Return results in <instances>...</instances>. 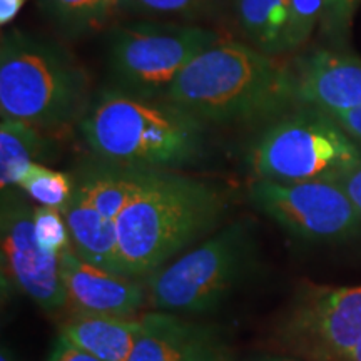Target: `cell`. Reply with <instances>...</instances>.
I'll return each mask as SVG.
<instances>
[{
	"label": "cell",
	"mask_w": 361,
	"mask_h": 361,
	"mask_svg": "<svg viewBox=\"0 0 361 361\" xmlns=\"http://www.w3.org/2000/svg\"><path fill=\"white\" fill-rule=\"evenodd\" d=\"M226 200L204 180L156 169L116 219L117 273L147 278L219 224Z\"/></svg>",
	"instance_id": "obj_1"
},
{
	"label": "cell",
	"mask_w": 361,
	"mask_h": 361,
	"mask_svg": "<svg viewBox=\"0 0 361 361\" xmlns=\"http://www.w3.org/2000/svg\"><path fill=\"white\" fill-rule=\"evenodd\" d=\"M166 101L204 124H226L279 114L296 99L291 71L271 54L246 44L218 42L179 72Z\"/></svg>",
	"instance_id": "obj_2"
},
{
	"label": "cell",
	"mask_w": 361,
	"mask_h": 361,
	"mask_svg": "<svg viewBox=\"0 0 361 361\" xmlns=\"http://www.w3.org/2000/svg\"><path fill=\"white\" fill-rule=\"evenodd\" d=\"M80 133L97 159L135 168L191 164L204 147V123L166 101L104 90L80 119Z\"/></svg>",
	"instance_id": "obj_3"
},
{
	"label": "cell",
	"mask_w": 361,
	"mask_h": 361,
	"mask_svg": "<svg viewBox=\"0 0 361 361\" xmlns=\"http://www.w3.org/2000/svg\"><path fill=\"white\" fill-rule=\"evenodd\" d=\"M90 79L64 45L12 29L0 44V112L39 129L66 128L82 119Z\"/></svg>",
	"instance_id": "obj_4"
},
{
	"label": "cell",
	"mask_w": 361,
	"mask_h": 361,
	"mask_svg": "<svg viewBox=\"0 0 361 361\" xmlns=\"http://www.w3.org/2000/svg\"><path fill=\"white\" fill-rule=\"evenodd\" d=\"M259 264L250 221H234L146 278L152 311L206 314L251 278Z\"/></svg>",
	"instance_id": "obj_5"
},
{
	"label": "cell",
	"mask_w": 361,
	"mask_h": 361,
	"mask_svg": "<svg viewBox=\"0 0 361 361\" xmlns=\"http://www.w3.org/2000/svg\"><path fill=\"white\" fill-rule=\"evenodd\" d=\"M361 161V147L328 112L296 111L271 124L251 149L256 179L336 180Z\"/></svg>",
	"instance_id": "obj_6"
},
{
	"label": "cell",
	"mask_w": 361,
	"mask_h": 361,
	"mask_svg": "<svg viewBox=\"0 0 361 361\" xmlns=\"http://www.w3.org/2000/svg\"><path fill=\"white\" fill-rule=\"evenodd\" d=\"M219 42L209 29L157 22H129L111 30L109 69L117 89L154 99L168 92L194 57Z\"/></svg>",
	"instance_id": "obj_7"
},
{
	"label": "cell",
	"mask_w": 361,
	"mask_h": 361,
	"mask_svg": "<svg viewBox=\"0 0 361 361\" xmlns=\"http://www.w3.org/2000/svg\"><path fill=\"white\" fill-rule=\"evenodd\" d=\"M273 338L279 350L305 361H345L361 341V284L300 291Z\"/></svg>",
	"instance_id": "obj_8"
},
{
	"label": "cell",
	"mask_w": 361,
	"mask_h": 361,
	"mask_svg": "<svg viewBox=\"0 0 361 361\" xmlns=\"http://www.w3.org/2000/svg\"><path fill=\"white\" fill-rule=\"evenodd\" d=\"M250 201L288 234L305 241H345L361 231V213L336 180L256 179Z\"/></svg>",
	"instance_id": "obj_9"
},
{
	"label": "cell",
	"mask_w": 361,
	"mask_h": 361,
	"mask_svg": "<svg viewBox=\"0 0 361 361\" xmlns=\"http://www.w3.org/2000/svg\"><path fill=\"white\" fill-rule=\"evenodd\" d=\"M20 188L2 189L0 202V245H2V286L16 288L47 314L67 305L61 276V258L40 250L34 233V211Z\"/></svg>",
	"instance_id": "obj_10"
},
{
	"label": "cell",
	"mask_w": 361,
	"mask_h": 361,
	"mask_svg": "<svg viewBox=\"0 0 361 361\" xmlns=\"http://www.w3.org/2000/svg\"><path fill=\"white\" fill-rule=\"evenodd\" d=\"M129 361H236L221 328L164 311H149Z\"/></svg>",
	"instance_id": "obj_11"
},
{
	"label": "cell",
	"mask_w": 361,
	"mask_h": 361,
	"mask_svg": "<svg viewBox=\"0 0 361 361\" xmlns=\"http://www.w3.org/2000/svg\"><path fill=\"white\" fill-rule=\"evenodd\" d=\"M61 276L74 311L134 318L147 305L146 283L89 264L72 247L61 256Z\"/></svg>",
	"instance_id": "obj_12"
},
{
	"label": "cell",
	"mask_w": 361,
	"mask_h": 361,
	"mask_svg": "<svg viewBox=\"0 0 361 361\" xmlns=\"http://www.w3.org/2000/svg\"><path fill=\"white\" fill-rule=\"evenodd\" d=\"M296 101L324 112L361 106V61L340 52L316 51L291 69Z\"/></svg>",
	"instance_id": "obj_13"
},
{
	"label": "cell",
	"mask_w": 361,
	"mask_h": 361,
	"mask_svg": "<svg viewBox=\"0 0 361 361\" xmlns=\"http://www.w3.org/2000/svg\"><path fill=\"white\" fill-rule=\"evenodd\" d=\"M141 329V318L72 311L62 322L59 335L101 361H129Z\"/></svg>",
	"instance_id": "obj_14"
},
{
	"label": "cell",
	"mask_w": 361,
	"mask_h": 361,
	"mask_svg": "<svg viewBox=\"0 0 361 361\" xmlns=\"http://www.w3.org/2000/svg\"><path fill=\"white\" fill-rule=\"evenodd\" d=\"M156 169L97 159L74 179L75 191L112 221L147 186Z\"/></svg>",
	"instance_id": "obj_15"
},
{
	"label": "cell",
	"mask_w": 361,
	"mask_h": 361,
	"mask_svg": "<svg viewBox=\"0 0 361 361\" xmlns=\"http://www.w3.org/2000/svg\"><path fill=\"white\" fill-rule=\"evenodd\" d=\"M69 228L72 250L79 258L97 268L117 273V226L99 213L85 197L75 191L62 211Z\"/></svg>",
	"instance_id": "obj_16"
},
{
	"label": "cell",
	"mask_w": 361,
	"mask_h": 361,
	"mask_svg": "<svg viewBox=\"0 0 361 361\" xmlns=\"http://www.w3.org/2000/svg\"><path fill=\"white\" fill-rule=\"evenodd\" d=\"M52 144L39 128L17 119L0 123V188H19L27 168L51 154Z\"/></svg>",
	"instance_id": "obj_17"
},
{
	"label": "cell",
	"mask_w": 361,
	"mask_h": 361,
	"mask_svg": "<svg viewBox=\"0 0 361 361\" xmlns=\"http://www.w3.org/2000/svg\"><path fill=\"white\" fill-rule=\"evenodd\" d=\"M288 0H234L238 24L256 49L281 52Z\"/></svg>",
	"instance_id": "obj_18"
},
{
	"label": "cell",
	"mask_w": 361,
	"mask_h": 361,
	"mask_svg": "<svg viewBox=\"0 0 361 361\" xmlns=\"http://www.w3.org/2000/svg\"><path fill=\"white\" fill-rule=\"evenodd\" d=\"M39 6L62 34L80 37L101 29L119 7V0H39Z\"/></svg>",
	"instance_id": "obj_19"
},
{
	"label": "cell",
	"mask_w": 361,
	"mask_h": 361,
	"mask_svg": "<svg viewBox=\"0 0 361 361\" xmlns=\"http://www.w3.org/2000/svg\"><path fill=\"white\" fill-rule=\"evenodd\" d=\"M74 180L66 173L34 162L27 168L19 188L40 206L64 211L74 194Z\"/></svg>",
	"instance_id": "obj_20"
},
{
	"label": "cell",
	"mask_w": 361,
	"mask_h": 361,
	"mask_svg": "<svg viewBox=\"0 0 361 361\" xmlns=\"http://www.w3.org/2000/svg\"><path fill=\"white\" fill-rule=\"evenodd\" d=\"M326 0H288L281 52L298 49L313 32L316 22L324 16Z\"/></svg>",
	"instance_id": "obj_21"
},
{
	"label": "cell",
	"mask_w": 361,
	"mask_h": 361,
	"mask_svg": "<svg viewBox=\"0 0 361 361\" xmlns=\"http://www.w3.org/2000/svg\"><path fill=\"white\" fill-rule=\"evenodd\" d=\"M34 233L40 250L47 255L61 258L67 250L72 247L69 228L62 211L54 207L39 206L34 211Z\"/></svg>",
	"instance_id": "obj_22"
},
{
	"label": "cell",
	"mask_w": 361,
	"mask_h": 361,
	"mask_svg": "<svg viewBox=\"0 0 361 361\" xmlns=\"http://www.w3.org/2000/svg\"><path fill=\"white\" fill-rule=\"evenodd\" d=\"M211 0H119V7L135 13L157 16H194Z\"/></svg>",
	"instance_id": "obj_23"
},
{
	"label": "cell",
	"mask_w": 361,
	"mask_h": 361,
	"mask_svg": "<svg viewBox=\"0 0 361 361\" xmlns=\"http://www.w3.org/2000/svg\"><path fill=\"white\" fill-rule=\"evenodd\" d=\"M47 361H101V360L84 353V351L79 350L78 346H74L72 343L67 341L64 336L59 335L56 338V341L52 343Z\"/></svg>",
	"instance_id": "obj_24"
},
{
	"label": "cell",
	"mask_w": 361,
	"mask_h": 361,
	"mask_svg": "<svg viewBox=\"0 0 361 361\" xmlns=\"http://www.w3.org/2000/svg\"><path fill=\"white\" fill-rule=\"evenodd\" d=\"M360 0H326L324 8V20L329 22L333 27L341 29L350 19L351 12L358 6Z\"/></svg>",
	"instance_id": "obj_25"
},
{
	"label": "cell",
	"mask_w": 361,
	"mask_h": 361,
	"mask_svg": "<svg viewBox=\"0 0 361 361\" xmlns=\"http://www.w3.org/2000/svg\"><path fill=\"white\" fill-rule=\"evenodd\" d=\"M328 114L341 126L343 130H345L356 144L361 146V106L353 107V109L348 111L328 112Z\"/></svg>",
	"instance_id": "obj_26"
},
{
	"label": "cell",
	"mask_w": 361,
	"mask_h": 361,
	"mask_svg": "<svg viewBox=\"0 0 361 361\" xmlns=\"http://www.w3.org/2000/svg\"><path fill=\"white\" fill-rule=\"evenodd\" d=\"M336 183L340 184L343 191L348 194V197L361 213V161L350 171H346L345 174L340 176Z\"/></svg>",
	"instance_id": "obj_27"
},
{
	"label": "cell",
	"mask_w": 361,
	"mask_h": 361,
	"mask_svg": "<svg viewBox=\"0 0 361 361\" xmlns=\"http://www.w3.org/2000/svg\"><path fill=\"white\" fill-rule=\"evenodd\" d=\"M25 0H0V25H8L20 12Z\"/></svg>",
	"instance_id": "obj_28"
},
{
	"label": "cell",
	"mask_w": 361,
	"mask_h": 361,
	"mask_svg": "<svg viewBox=\"0 0 361 361\" xmlns=\"http://www.w3.org/2000/svg\"><path fill=\"white\" fill-rule=\"evenodd\" d=\"M243 361H305L298 356L293 355H286V353H259V355H252L247 356Z\"/></svg>",
	"instance_id": "obj_29"
},
{
	"label": "cell",
	"mask_w": 361,
	"mask_h": 361,
	"mask_svg": "<svg viewBox=\"0 0 361 361\" xmlns=\"http://www.w3.org/2000/svg\"><path fill=\"white\" fill-rule=\"evenodd\" d=\"M0 361H17L16 355H13V351L8 348L7 345L2 346V353H0Z\"/></svg>",
	"instance_id": "obj_30"
},
{
	"label": "cell",
	"mask_w": 361,
	"mask_h": 361,
	"mask_svg": "<svg viewBox=\"0 0 361 361\" xmlns=\"http://www.w3.org/2000/svg\"><path fill=\"white\" fill-rule=\"evenodd\" d=\"M345 361H361V341L355 346V350L348 355V358Z\"/></svg>",
	"instance_id": "obj_31"
}]
</instances>
